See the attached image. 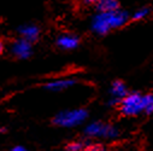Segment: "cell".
Listing matches in <instances>:
<instances>
[{"label":"cell","mask_w":153,"mask_h":151,"mask_svg":"<svg viewBox=\"0 0 153 151\" xmlns=\"http://www.w3.org/2000/svg\"><path fill=\"white\" fill-rule=\"evenodd\" d=\"M18 33H19V36L22 37V39H24V40H27L31 44L37 41V39L40 37V28L36 24H33V23L21 25L19 29H18Z\"/></svg>","instance_id":"obj_9"},{"label":"cell","mask_w":153,"mask_h":151,"mask_svg":"<svg viewBox=\"0 0 153 151\" xmlns=\"http://www.w3.org/2000/svg\"><path fill=\"white\" fill-rule=\"evenodd\" d=\"M85 134L88 138H102V139H114L120 135V131L110 123L102 121H93L88 123L85 128Z\"/></svg>","instance_id":"obj_4"},{"label":"cell","mask_w":153,"mask_h":151,"mask_svg":"<svg viewBox=\"0 0 153 151\" xmlns=\"http://www.w3.org/2000/svg\"><path fill=\"white\" fill-rule=\"evenodd\" d=\"M149 13H151V10L148 7H140L136 11H134V13L131 15L130 19H133V21H142V19L147 18Z\"/></svg>","instance_id":"obj_12"},{"label":"cell","mask_w":153,"mask_h":151,"mask_svg":"<svg viewBox=\"0 0 153 151\" xmlns=\"http://www.w3.org/2000/svg\"><path fill=\"white\" fill-rule=\"evenodd\" d=\"M82 1L85 4H87V5H95L98 0H82Z\"/></svg>","instance_id":"obj_16"},{"label":"cell","mask_w":153,"mask_h":151,"mask_svg":"<svg viewBox=\"0 0 153 151\" xmlns=\"http://www.w3.org/2000/svg\"><path fill=\"white\" fill-rule=\"evenodd\" d=\"M142 93L140 92H129L120 103L118 109L121 111V114L127 117H134L140 115L141 112H143L142 109Z\"/></svg>","instance_id":"obj_3"},{"label":"cell","mask_w":153,"mask_h":151,"mask_svg":"<svg viewBox=\"0 0 153 151\" xmlns=\"http://www.w3.org/2000/svg\"><path fill=\"white\" fill-rule=\"evenodd\" d=\"M129 93L127 85L122 80H114L108 90L110 99H108V105L110 106H118L121 100Z\"/></svg>","instance_id":"obj_5"},{"label":"cell","mask_w":153,"mask_h":151,"mask_svg":"<svg viewBox=\"0 0 153 151\" xmlns=\"http://www.w3.org/2000/svg\"><path fill=\"white\" fill-rule=\"evenodd\" d=\"M77 84V80L72 78H59V79H52L45 84V88L51 92H62L65 90H69Z\"/></svg>","instance_id":"obj_8"},{"label":"cell","mask_w":153,"mask_h":151,"mask_svg":"<svg viewBox=\"0 0 153 151\" xmlns=\"http://www.w3.org/2000/svg\"><path fill=\"white\" fill-rule=\"evenodd\" d=\"M129 19V13L122 9L112 12H97L91 19V30L94 34L102 36L112 30L124 27Z\"/></svg>","instance_id":"obj_1"},{"label":"cell","mask_w":153,"mask_h":151,"mask_svg":"<svg viewBox=\"0 0 153 151\" xmlns=\"http://www.w3.org/2000/svg\"><path fill=\"white\" fill-rule=\"evenodd\" d=\"M56 44L63 51H72L79 47L80 37L72 33H63V34L58 35Z\"/></svg>","instance_id":"obj_7"},{"label":"cell","mask_w":153,"mask_h":151,"mask_svg":"<svg viewBox=\"0 0 153 151\" xmlns=\"http://www.w3.org/2000/svg\"><path fill=\"white\" fill-rule=\"evenodd\" d=\"M98 12H112L120 10V0H98L95 4Z\"/></svg>","instance_id":"obj_10"},{"label":"cell","mask_w":153,"mask_h":151,"mask_svg":"<svg viewBox=\"0 0 153 151\" xmlns=\"http://www.w3.org/2000/svg\"><path fill=\"white\" fill-rule=\"evenodd\" d=\"M68 151H83L85 150V145L81 141H72L66 146Z\"/></svg>","instance_id":"obj_13"},{"label":"cell","mask_w":153,"mask_h":151,"mask_svg":"<svg viewBox=\"0 0 153 151\" xmlns=\"http://www.w3.org/2000/svg\"><path fill=\"white\" fill-rule=\"evenodd\" d=\"M4 49H5V46H4V44H3V41L0 40V56L3 55V52H4Z\"/></svg>","instance_id":"obj_17"},{"label":"cell","mask_w":153,"mask_h":151,"mask_svg":"<svg viewBox=\"0 0 153 151\" xmlns=\"http://www.w3.org/2000/svg\"><path fill=\"white\" fill-rule=\"evenodd\" d=\"M11 151H30V150H28V149H25L24 146H15Z\"/></svg>","instance_id":"obj_15"},{"label":"cell","mask_w":153,"mask_h":151,"mask_svg":"<svg viewBox=\"0 0 153 151\" xmlns=\"http://www.w3.org/2000/svg\"><path fill=\"white\" fill-rule=\"evenodd\" d=\"M11 55L17 59H28L33 55V44L18 37L10 46Z\"/></svg>","instance_id":"obj_6"},{"label":"cell","mask_w":153,"mask_h":151,"mask_svg":"<svg viewBox=\"0 0 153 151\" xmlns=\"http://www.w3.org/2000/svg\"><path fill=\"white\" fill-rule=\"evenodd\" d=\"M88 117V111L82 108L63 110L53 117V123L63 128H72L82 125Z\"/></svg>","instance_id":"obj_2"},{"label":"cell","mask_w":153,"mask_h":151,"mask_svg":"<svg viewBox=\"0 0 153 151\" xmlns=\"http://www.w3.org/2000/svg\"><path fill=\"white\" fill-rule=\"evenodd\" d=\"M142 109L147 115L153 114V93H146L142 96Z\"/></svg>","instance_id":"obj_11"},{"label":"cell","mask_w":153,"mask_h":151,"mask_svg":"<svg viewBox=\"0 0 153 151\" xmlns=\"http://www.w3.org/2000/svg\"><path fill=\"white\" fill-rule=\"evenodd\" d=\"M83 151H106L102 146H98V145H91V146H87L85 147Z\"/></svg>","instance_id":"obj_14"}]
</instances>
